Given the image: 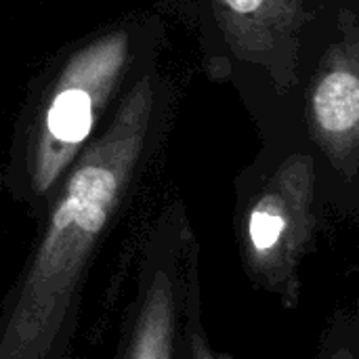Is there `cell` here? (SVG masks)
Segmentation results:
<instances>
[{
    "label": "cell",
    "instance_id": "cell-1",
    "mask_svg": "<svg viewBox=\"0 0 359 359\" xmlns=\"http://www.w3.org/2000/svg\"><path fill=\"white\" fill-rule=\"evenodd\" d=\"M154 105V80L143 76L63 175L38 244L4 299L0 359H76L82 286L145 151Z\"/></svg>",
    "mask_w": 359,
    "mask_h": 359
},
{
    "label": "cell",
    "instance_id": "cell-2",
    "mask_svg": "<svg viewBox=\"0 0 359 359\" xmlns=\"http://www.w3.org/2000/svg\"><path fill=\"white\" fill-rule=\"evenodd\" d=\"M130 59V32H105L80 46L40 103L25 156V196L46 198L61 183L111 101Z\"/></svg>",
    "mask_w": 359,
    "mask_h": 359
},
{
    "label": "cell",
    "instance_id": "cell-3",
    "mask_svg": "<svg viewBox=\"0 0 359 359\" xmlns=\"http://www.w3.org/2000/svg\"><path fill=\"white\" fill-rule=\"evenodd\" d=\"M316 162L288 156L246 202L238 246L246 276L286 309L301 299V265L316 236Z\"/></svg>",
    "mask_w": 359,
    "mask_h": 359
},
{
    "label": "cell",
    "instance_id": "cell-4",
    "mask_svg": "<svg viewBox=\"0 0 359 359\" xmlns=\"http://www.w3.org/2000/svg\"><path fill=\"white\" fill-rule=\"evenodd\" d=\"M194 240V231L177 215L151 229L137 263V288L118 359H181L187 257Z\"/></svg>",
    "mask_w": 359,
    "mask_h": 359
},
{
    "label": "cell",
    "instance_id": "cell-5",
    "mask_svg": "<svg viewBox=\"0 0 359 359\" xmlns=\"http://www.w3.org/2000/svg\"><path fill=\"white\" fill-rule=\"evenodd\" d=\"M307 122L337 172L353 179L359 151V44L351 19L345 36L328 48L313 76Z\"/></svg>",
    "mask_w": 359,
    "mask_h": 359
},
{
    "label": "cell",
    "instance_id": "cell-6",
    "mask_svg": "<svg viewBox=\"0 0 359 359\" xmlns=\"http://www.w3.org/2000/svg\"><path fill=\"white\" fill-rule=\"evenodd\" d=\"M212 8L240 59L267 67L280 86L297 80L301 0H212Z\"/></svg>",
    "mask_w": 359,
    "mask_h": 359
},
{
    "label": "cell",
    "instance_id": "cell-7",
    "mask_svg": "<svg viewBox=\"0 0 359 359\" xmlns=\"http://www.w3.org/2000/svg\"><path fill=\"white\" fill-rule=\"evenodd\" d=\"M181 359H231L212 347L202 318V284H200V246L194 240L187 257V286L181 328Z\"/></svg>",
    "mask_w": 359,
    "mask_h": 359
},
{
    "label": "cell",
    "instance_id": "cell-8",
    "mask_svg": "<svg viewBox=\"0 0 359 359\" xmlns=\"http://www.w3.org/2000/svg\"><path fill=\"white\" fill-rule=\"evenodd\" d=\"M359 326L358 316L347 309H339L320 345L318 359H359Z\"/></svg>",
    "mask_w": 359,
    "mask_h": 359
}]
</instances>
